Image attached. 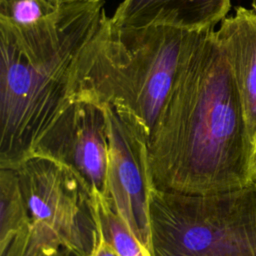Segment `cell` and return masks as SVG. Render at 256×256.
Segmentation results:
<instances>
[{"label":"cell","mask_w":256,"mask_h":256,"mask_svg":"<svg viewBox=\"0 0 256 256\" xmlns=\"http://www.w3.org/2000/svg\"><path fill=\"white\" fill-rule=\"evenodd\" d=\"M150 187L214 194L256 181L255 147L238 87L217 42L203 30L147 143Z\"/></svg>","instance_id":"1"},{"label":"cell","mask_w":256,"mask_h":256,"mask_svg":"<svg viewBox=\"0 0 256 256\" xmlns=\"http://www.w3.org/2000/svg\"><path fill=\"white\" fill-rule=\"evenodd\" d=\"M103 11L101 1L62 4L32 27L0 24V168L35 155L74 102V64Z\"/></svg>","instance_id":"2"},{"label":"cell","mask_w":256,"mask_h":256,"mask_svg":"<svg viewBox=\"0 0 256 256\" xmlns=\"http://www.w3.org/2000/svg\"><path fill=\"white\" fill-rule=\"evenodd\" d=\"M202 31L120 27L103 11L74 64V99L128 111L149 139Z\"/></svg>","instance_id":"3"},{"label":"cell","mask_w":256,"mask_h":256,"mask_svg":"<svg viewBox=\"0 0 256 256\" xmlns=\"http://www.w3.org/2000/svg\"><path fill=\"white\" fill-rule=\"evenodd\" d=\"M150 256H256V181L190 195L150 188Z\"/></svg>","instance_id":"4"},{"label":"cell","mask_w":256,"mask_h":256,"mask_svg":"<svg viewBox=\"0 0 256 256\" xmlns=\"http://www.w3.org/2000/svg\"><path fill=\"white\" fill-rule=\"evenodd\" d=\"M31 224L51 231L78 256H92L103 235L95 199L68 165L34 155L16 169Z\"/></svg>","instance_id":"5"},{"label":"cell","mask_w":256,"mask_h":256,"mask_svg":"<svg viewBox=\"0 0 256 256\" xmlns=\"http://www.w3.org/2000/svg\"><path fill=\"white\" fill-rule=\"evenodd\" d=\"M103 106L108 139V202L149 252L148 135L128 111L111 104Z\"/></svg>","instance_id":"6"},{"label":"cell","mask_w":256,"mask_h":256,"mask_svg":"<svg viewBox=\"0 0 256 256\" xmlns=\"http://www.w3.org/2000/svg\"><path fill=\"white\" fill-rule=\"evenodd\" d=\"M35 155L68 165L85 182L95 200L108 201V139L103 105L75 99Z\"/></svg>","instance_id":"7"},{"label":"cell","mask_w":256,"mask_h":256,"mask_svg":"<svg viewBox=\"0 0 256 256\" xmlns=\"http://www.w3.org/2000/svg\"><path fill=\"white\" fill-rule=\"evenodd\" d=\"M231 0H123L110 20L120 27H170L185 31L214 28L226 18Z\"/></svg>","instance_id":"8"},{"label":"cell","mask_w":256,"mask_h":256,"mask_svg":"<svg viewBox=\"0 0 256 256\" xmlns=\"http://www.w3.org/2000/svg\"><path fill=\"white\" fill-rule=\"evenodd\" d=\"M217 42L238 87L248 128L256 140V12L242 6L221 21Z\"/></svg>","instance_id":"9"},{"label":"cell","mask_w":256,"mask_h":256,"mask_svg":"<svg viewBox=\"0 0 256 256\" xmlns=\"http://www.w3.org/2000/svg\"><path fill=\"white\" fill-rule=\"evenodd\" d=\"M0 256H78L48 229L29 223L0 240Z\"/></svg>","instance_id":"10"},{"label":"cell","mask_w":256,"mask_h":256,"mask_svg":"<svg viewBox=\"0 0 256 256\" xmlns=\"http://www.w3.org/2000/svg\"><path fill=\"white\" fill-rule=\"evenodd\" d=\"M30 223L15 169L0 168V240Z\"/></svg>","instance_id":"11"},{"label":"cell","mask_w":256,"mask_h":256,"mask_svg":"<svg viewBox=\"0 0 256 256\" xmlns=\"http://www.w3.org/2000/svg\"><path fill=\"white\" fill-rule=\"evenodd\" d=\"M95 203L103 238L119 256H150L108 201L96 199Z\"/></svg>","instance_id":"12"},{"label":"cell","mask_w":256,"mask_h":256,"mask_svg":"<svg viewBox=\"0 0 256 256\" xmlns=\"http://www.w3.org/2000/svg\"><path fill=\"white\" fill-rule=\"evenodd\" d=\"M59 6L48 0H0V24L32 27L51 17Z\"/></svg>","instance_id":"13"},{"label":"cell","mask_w":256,"mask_h":256,"mask_svg":"<svg viewBox=\"0 0 256 256\" xmlns=\"http://www.w3.org/2000/svg\"><path fill=\"white\" fill-rule=\"evenodd\" d=\"M92 256H119V255L116 253L114 248L102 237L98 247L96 248Z\"/></svg>","instance_id":"14"},{"label":"cell","mask_w":256,"mask_h":256,"mask_svg":"<svg viewBox=\"0 0 256 256\" xmlns=\"http://www.w3.org/2000/svg\"><path fill=\"white\" fill-rule=\"evenodd\" d=\"M54 4L62 5V4H70V3H85V2H99L101 0H48Z\"/></svg>","instance_id":"15"},{"label":"cell","mask_w":256,"mask_h":256,"mask_svg":"<svg viewBox=\"0 0 256 256\" xmlns=\"http://www.w3.org/2000/svg\"><path fill=\"white\" fill-rule=\"evenodd\" d=\"M251 6H252V9L256 12V0H251Z\"/></svg>","instance_id":"16"},{"label":"cell","mask_w":256,"mask_h":256,"mask_svg":"<svg viewBox=\"0 0 256 256\" xmlns=\"http://www.w3.org/2000/svg\"><path fill=\"white\" fill-rule=\"evenodd\" d=\"M254 147H255V171H256V140H255Z\"/></svg>","instance_id":"17"}]
</instances>
